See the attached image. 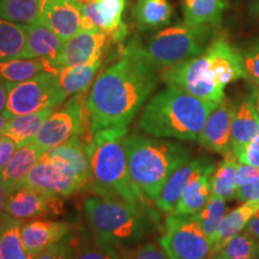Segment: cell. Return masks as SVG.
Here are the masks:
<instances>
[{
  "mask_svg": "<svg viewBox=\"0 0 259 259\" xmlns=\"http://www.w3.org/2000/svg\"><path fill=\"white\" fill-rule=\"evenodd\" d=\"M157 84L158 69L134 38L122 48L120 59L99 74L87 96L92 135L102 128H127Z\"/></svg>",
  "mask_w": 259,
  "mask_h": 259,
  "instance_id": "6da1fadb",
  "label": "cell"
},
{
  "mask_svg": "<svg viewBox=\"0 0 259 259\" xmlns=\"http://www.w3.org/2000/svg\"><path fill=\"white\" fill-rule=\"evenodd\" d=\"M161 77L167 85L219 105L225 100L226 87L244 78L241 53L219 37L200 56L162 70Z\"/></svg>",
  "mask_w": 259,
  "mask_h": 259,
  "instance_id": "7a4b0ae2",
  "label": "cell"
},
{
  "mask_svg": "<svg viewBox=\"0 0 259 259\" xmlns=\"http://www.w3.org/2000/svg\"><path fill=\"white\" fill-rule=\"evenodd\" d=\"M127 128H102L93 134L88 143L92 177L88 184L96 196L120 199L139 210H154L150 200L142 193L132 180L124 138Z\"/></svg>",
  "mask_w": 259,
  "mask_h": 259,
  "instance_id": "3957f363",
  "label": "cell"
},
{
  "mask_svg": "<svg viewBox=\"0 0 259 259\" xmlns=\"http://www.w3.org/2000/svg\"><path fill=\"white\" fill-rule=\"evenodd\" d=\"M216 106L167 85L144 107L137 127L154 137L193 142Z\"/></svg>",
  "mask_w": 259,
  "mask_h": 259,
  "instance_id": "277c9868",
  "label": "cell"
},
{
  "mask_svg": "<svg viewBox=\"0 0 259 259\" xmlns=\"http://www.w3.org/2000/svg\"><path fill=\"white\" fill-rule=\"evenodd\" d=\"M122 143L132 180L154 203L168 178L191 160L190 149L178 142L132 134Z\"/></svg>",
  "mask_w": 259,
  "mask_h": 259,
  "instance_id": "5b68a950",
  "label": "cell"
},
{
  "mask_svg": "<svg viewBox=\"0 0 259 259\" xmlns=\"http://www.w3.org/2000/svg\"><path fill=\"white\" fill-rule=\"evenodd\" d=\"M83 208L92 234L115 250L138 245L158 223L155 210L144 211L109 197H89L84 200Z\"/></svg>",
  "mask_w": 259,
  "mask_h": 259,
  "instance_id": "8992f818",
  "label": "cell"
},
{
  "mask_svg": "<svg viewBox=\"0 0 259 259\" xmlns=\"http://www.w3.org/2000/svg\"><path fill=\"white\" fill-rule=\"evenodd\" d=\"M211 28L194 27L186 22L157 30L142 45L148 59L158 70L200 56L209 46Z\"/></svg>",
  "mask_w": 259,
  "mask_h": 259,
  "instance_id": "52a82bcc",
  "label": "cell"
},
{
  "mask_svg": "<svg viewBox=\"0 0 259 259\" xmlns=\"http://www.w3.org/2000/svg\"><path fill=\"white\" fill-rule=\"evenodd\" d=\"M66 97L58 74L45 71L25 82L9 84L8 106L4 114L11 119L44 109L57 108Z\"/></svg>",
  "mask_w": 259,
  "mask_h": 259,
  "instance_id": "ba28073f",
  "label": "cell"
},
{
  "mask_svg": "<svg viewBox=\"0 0 259 259\" xmlns=\"http://www.w3.org/2000/svg\"><path fill=\"white\" fill-rule=\"evenodd\" d=\"M82 94H77L63 107L54 109L37 135L32 138L38 147L48 151L77 135L83 136L87 142H90L93 135L85 107L87 97H82Z\"/></svg>",
  "mask_w": 259,
  "mask_h": 259,
  "instance_id": "9c48e42d",
  "label": "cell"
},
{
  "mask_svg": "<svg viewBox=\"0 0 259 259\" xmlns=\"http://www.w3.org/2000/svg\"><path fill=\"white\" fill-rule=\"evenodd\" d=\"M158 244L169 259H205L212 253L211 241L193 215L168 213Z\"/></svg>",
  "mask_w": 259,
  "mask_h": 259,
  "instance_id": "30bf717a",
  "label": "cell"
},
{
  "mask_svg": "<svg viewBox=\"0 0 259 259\" xmlns=\"http://www.w3.org/2000/svg\"><path fill=\"white\" fill-rule=\"evenodd\" d=\"M17 187H27L64 199L83 189L84 184L69 164L57 158L42 157Z\"/></svg>",
  "mask_w": 259,
  "mask_h": 259,
  "instance_id": "8fae6325",
  "label": "cell"
},
{
  "mask_svg": "<svg viewBox=\"0 0 259 259\" xmlns=\"http://www.w3.org/2000/svg\"><path fill=\"white\" fill-rule=\"evenodd\" d=\"M126 0H89L83 4L80 30H101L112 37V42H121L128 30L122 22Z\"/></svg>",
  "mask_w": 259,
  "mask_h": 259,
  "instance_id": "7c38bea8",
  "label": "cell"
},
{
  "mask_svg": "<svg viewBox=\"0 0 259 259\" xmlns=\"http://www.w3.org/2000/svg\"><path fill=\"white\" fill-rule=\"evenodd\" d=\"M111 41L112 37L101 30H80L64 41L54 67L59 72L65 67L78 66L100 59Z\"/></svg>",
  "mask_w": 259,
  "mask_h": 259,
  "instance_id": "4fadbf2b",
  "label": "cell"
},
{
  "mask_svg": "<svg viewBox=\"0 0 259 259\" xmlns=\"http://www.w3.org/2000/svg\"><path fill=\"white\" fill-rule=\"evenodd\" d=\"M63 212V198L40 191L17 187L8 196L5 213L18 220L56 216Z\"/></svg>",
  "mask_w": 259,
  "mask_h": 259,
  "instance_id": "5bb4252c",
  "label": "cell"
},
{
  "mask_svg": "<svg viewBox=\"0 0 259 259\" xmlns=\"http://www.w3.org/2000/svg\"><path fill=\"white\" fill-rule=\"evenodd\" d=\"M233 112H234V105L226 97L213 108L197 139L204 149L223 156L231 153Z\"/></svg>",
  "mask_w": 259,
  "mask_h": 259,
  "instance_id": "9a60e30c",
  "label": "cell"
},
{
  "mask_svg": "<svg viewBox=\"0 0 259 259\" xmlns=\"http://www.w3.org/2000/svg\"><path fill=\"white\" fill-rule=\"evenodd\" d=\"M72 231V225L66 221L31 220L22 225V242L27 253L35 258L52 245L63 240Z\"/></svg>",
  "mask_w": 259,
  "mask_h": 259,
  "instance_id": "2e32d148",
  "label": "cell"
},
{
  "mask_svg": "<svg viewBox=\"0 0 259 259\" xmlns=\"http://www.w3.org/2000/svg\"><path fill=\"white\" fill-rule=\"evenodd\" d=\"M82 18L83 4L77 0H45L40 23L66 41L80 31Z\"/></svg>",
  "mask_w": 259,
  "mask_h": 259,
  "instance_id": "e0dca14e",
  "label": "cell"
},
{
  "mask_svg": "<svg viewBox=\"0 0 259 259\" xmlns=\"http://www.w3.org/2000/svg\"><path fill=\"white\" fill-rule=\"evenodd\" d=\"M215 170L212 161L198 171L187 184L179 202L169 213L192 216L198 213L212 196V173Z\"/></svg>",
  "mask_w": 259,
  "mask_h": 259,
  "instance_id": "ac0fdd59",
  "label": "cell"
},
{
  "mask_svg": "<svg viewBox=\"0 0 259 259\" xmlns=\"http://www.w3.org/2000/svg\"><path fill=\"white\" fill-rule=\"evenodd\" d=\"M46 153L47 151L38 147L32 139L17 145L11 160L4 169L0 171V179L9 194L24 179L31 168L42 160Z\"/></svg>",
  "mask_w": 259,
  "mask_h": 259,
  "instance_id": "d6986e66",
  "label": "cell"
},
{
  "mask_svg": "<svg viewBox=\"0 0 259 259\" xmlns=\"http://www.w3.org/2000/svg\"><path fill=\"white\" fill-rule=\"evenodd\" d=\"M208 158H196V160H190L187 163L181 166L174 171L171 176L168 178L163 187H162L157 199L155 200V205L162 212L169 213L177 203L179 202L181 194L187 186V184L192 180L198 171L203 169L204 167L210 163Z\"/></svg>",
  "mask_w": 259,
  "mask_h": 259,
  "instance_id": "ffe728a7",
  "label": "cell"
},
{
  "mask_svg": "<svg viewBox=\"0 0 259 259\" xmlns=\"http://www.w3.org/2000/svg\"><path fill=\"white\" fill-rule=\"evenodd\" d=\"M63 44L64 41L61 40L59 35L56 34L47 25L42 23L28 24L23 58L45 59L54 66Z\"/></svg>",
  "mask_w": 259,
  "mask_h": 259,
  "instance_id": "44dd1931",
  "label": "cell"
},
{
  "mask_svg": "<svg viewBox=\"0 0 259 259\" xmlns=\"http://www.w3.org/2000/svg\"><path fill=\"white\" fill-rule=\"evenodd\" d=\"M88 143L82 136H73L65 143L48 150L44 157L57 158L72 168L79 180L87 186L92 177Z\"/></svg>",
  "mask_w": 259,
  "mask_h": 259,
  "instance_id": "7402d4cb",
  "label": "cell"
},
{
  "mask_svg": "<svg viewBox=\"0 0 259 259\" xmlns=\"http://www.w3.org/2000/svg\"><path fill=\"white\" fill-rule=\"evenodd\" d=\"M259 135V115L255 111L251 99L244 100L239 105L234 106L232 119L231 141L232 151L235 156L254 137Z\"/></svg>",
  "mask_w": 259,
  "mask_h": 259,
  "instance_id": "603a6c76",
  "label": "cell"
},
{
  "mask_svg": "<svg viewBox=\"0 0 259 259\" xmlns=\"http://www.w3.org/2000/svg\"><path fill=\"white\" fill-rule=\"evenodd\" d=\"M258 209L259 200H250V202H242L241 205H239L238 208L226 213L221 225L219 227L218 233L211 241L212 252L219 250L226 241H228L233 236L245 231L247 223L250 222L252 216Z\"/></svg>",
  "mask_w": 259,
  "mask_h": 259,
  "instance_id": "cb8c5ba5",
  "label": "cell"
},
{
  "mask_svg": "<svg viewBox=\"0 0 259 259\" xmlns=\"http://www.w3.org/2000/svg\"><path fill=\"white\" fill-rule=\"evenodd\" d=\"M45 71L58 74V71L54 69L52 63L45 59L16 58V59L0 61V79L8 84L25 82Z\"/></svg>",
  "mask_w": 259,
  "mask_h": 259,
  "instance_id": "d4e9b609",
  "label": "cell"
},
{
  "mask_svg": "<svg viewBox=\"0 0 259 259\" xmlns=\"http://www.w3.org/2000/svg\"><path fill=\"white\" fill-rule=\"evenodd\" d=\"M173 6L169 0H137L134 18L142 30L158 29L170 23Z\"/></svg>",
  "mask_w": 259,
  "mask_h": 259,
  "instance_id": "484cf974",
  "label": "cell"
},
{
  "mask_svg": "<svg viewBox=\"0 0 259 259\" xmlns=\"http://www.w3.org/2000/svg\"><path fill=\"white\" fill-rule=\"evenodd\" d=\"M184 18L194 27L212 28L221 19L226 0H181Z\"/></svg>",
  "mask_w": 259,
  "mask_h": 259,
  "instance_id": "4316f807",
  "label": "cell"
},
{
  "mask_svg": "<svg viewBox=\"0 0 259 259\" xmlns=\"http://www.w3.org/2000/svg\"><path fill=\"white\" fill-rule=\"evenodd\" d=\"M56 108L44 109V111L31 113V114L18 115L9 119L3 135L11 138L16 144H22L31 141L40 131L45 121L50 118Z\"/></svg>",
  "mask_w": 259,
  "mask_h": 259,
  "instance_id": "83f0119b",
  "label": "cell"
},
{
  "mask_svg": "<svg viewBox=\"0 0 259 259\" xmlns=\"http://www.w3.org/2000/svg\"><path fill=\"white\" fill-rule=\"evenodd\" d=\"M102 58L93 60L90 63L61 69L58 73V78L61 88L67 96H74L77 94L85 93L89 89L94 77L100 70Z\"/></svg>",
  "mask_w": 259,
  "mask_h": 259,
  "instance_id": "f1b7e54d",
  "label": "cell"
},
{
  "mask_svg": "<svg viewBox=\"0 0 259 259\" xmlns=\"http://www.w3.org/2000/svg\"><path fill=\"white\" fill-rule=\"evenodd\" d=\"M23 220L4 215L0 220V259H34L27 253L22 242Z\"/></svg>",
  "mask_w": 259,
  "mask_h": 259,
  "instance_id": "f546056e",
  "label": "cell"
},
{
  "mask_svg": "<svg viewBox=\"0 0 259 259\" xmlns=\"http://www.w3.org/2000/svg\"><path fill=\"white\" fill-rule=\"evenodd\" d=\"M27 41V24L0 18V61L23 58Z\"/></svg>",
  "mask_w": 259,
  "mask_h": 259,
  "instance_id": "4dcf8cb0",
  "label": "cell"
},
{
  "mask_svg": "<svg viewBox=\"0 0 259 259\" xmlns=\"http://www.w3.org/2000/svg\"><path fill=\"white\" fill-rule=\"evenodd\" d=\"M45 0H0V18L19 24L40 23Z\"/></svg>",
  "mask_w": 259,
  "mask_h": 259,
  "instance_id": "1f68e13d",
  "label": "cell"
},
{
  "mask_svg": "<svg viewBox=\"0 0 259 259\" xmlns=\"http://www.w3.org/2000/svg\"><path fill=\"white\" fill-rule=\"evenodd\" d=\"M71 259H120L118 250L99 241L83 232L72 233V258Z\"/></svg>",
  "mask_w": 259,
  "mask_h": 259,
  "instance_id": "d6a6232c",
  "label": "cell"
},
{
  "mask_svg": "<svg viewBox=\"0 0 259 259\" xmlns=\"http://www.w3.org/2000/svg\"><path fill=\"white\" fill-rule=\"evenodd\" d=\"M215 259H259V241L242 231L212 252Z\"/></svg>",
  "mask_w": 259,
  "mask_h": 259,
  "instance_id": "836d02e7",
  "label": "cell"
},
{
  "mask_svg": "<svg viewBox=\"0 0 259 259\" xmlns=\"http://www.w3.org/2000/svg\"><path fill=\"white\" fill-rule=\"evenodd\" d=\"M223 157V161L220 162L212 173V194L225 200H231L234 198L236 190L235 171L239 161L233 151Z\"/></svg>",
  "mask_w": 259,
  "mask_h": 259,
  "instance_id": "e575fe53",
  "label": "cell"
},
{
  "mask_svg": "<svg viewBox=\"0 0 259 259\" xmlns=\"http://www.w3.org/2000/svg\"><path fill=\"white\" fill-rule=\"evenodd\" d=\"M193 216L202 226L204 233L208 235L210 241H212L223 218L226 216V200L212 194L208 204Z\"/></svg>",
  "mask_w": 259,
  "mask_h": 259,
  "instance_id": "d590c367",
  "label": "cell"
},
{
  "mask_svg": "<svg viewBox=\"0 0 259 259\" xmlns=\"http://www.w3.org/2000/svg\"><path fill=\"white\" fill-rule=\"evenodd\" d=\"M120 259H169L160 244L147 242L118 250Z\"/></svg>",
  "mask_w": 259,
  "mask_h": 259,
  "instance_id": "8d00e7d4",
  "label": "cell"
},
{
  "mask_svg": "<svg viewBox=\"0 0 259 259\" xmlns=\"http://www.w3.org/2000/svg\"><path fill=\"white\" fill-rule=\"evenodd\" d=\"M244 78L259 87V42L241 53Z\"/></svg>",
  "mask_w": 259,
  "mask_h": 259,
  "instance_id": "74e56055",
  "label": "cell"
},
{
  "mask_svg": "<svg viewBox=\"0 0 259 259\" xmlns=\"http://www.w3.org/2000/svg\"><path fill=\"white\" fill-rule=\"evenodd\" d=\"M72 233L65 236L63 240L52 245L34 259H71L72 258Z\"/></svg>",
  "mask_w": 259,
  "mask_h": 259,
  "instance_id": "f35d334b",
  "label": "cell"
},
{
  "mask_svg": "<svg viewBox=\"0 0 259 259\" xmlns=\"http://www.w3.org/2000/svg\"><path fill=\"white\" fill-rule=\"evenodd\" d=\"M236 157L240 163L259 167V135L252 139Z\"/></svg>",
  "mask_w": 259,
  "mask_h": 259,
  "instance_id": "ab89813d",
  "label": "cell"
},
{
  "mask_svg": "<svg viewBox=\"0 0 259 259\" xmlns=\"http://www.w3.org/2000/svg\"><path fill=\"white\" fill-rule=\"evenodd\" d=\"M259 178V167L239 163L235 171V186L241 187Z\"/></svg>",
  "mask_w": 259,
  "mask_h": 259,
  "instance_id": "60d3db41",
  "label": "cell"
},
{
  "mask_svg": "<svg viewBox=\"0 0 259 259\" xmlns=\"http://www.w3.org/2000/svg\"><path fill=\"white\" fill-rule=\"evenodd\" d=\"M234 198L240 202H250V200H259V178L251 181L247 185L236 187Z\"/></svg>",
  "mask_w": 259,
  "mask_h": 259,
  "instance_id": "b9f144b4",
  "label": "cell"
},
{
  "mask_svg": "<svg viewBox=\"0 0 259 259\" xmlns=\"http://www.w3.org/2000/svg\"><path fill=\"white\" fill-rule=\"evenodd\" d=\"M16 149H17V144L11 138L0 135V171L4 169L9 161L11 160Z\"/></svg>",
  "mask_w": 259,
  "mask_h": 259,
  "instance_id": "7bdbcfd3",
  "label": "cell"
},
{
  "mask_svg": "<svg viewBox=\"0 0 259 259\" xmlns=\"http://www.w3.org/2000/svg\"><path fill=\"white\" fill-rule=\"evenodd\" d=\"M245 231L250 233L252 236H254V238L259 241V209L255 211L254 215L252 216L250 222L246 226Z\"/></svg>",
  "mask_w": 259,
  "mask_h": 259,
  "instance_id": "ee69618b",
  "label": "cell"
},
{
  "mask_svg": "<svg viewBox=\"0 0 259 259\" xmlns=\"http://www.w3.org/2000/svg\"><path fill=\"white\" fill-rule=\"evenodd\" d=\"M9 99V84L0 79V113H5Z\"/></svg>",
  "mask_w": 259,
  "mask_h": 259,
  "instance_id": "f6af8a7d",
  "label": "cell"
},
{
  "mask_svg": "<svg viewBox=\"0 0 259 259\" xmlns=\"http://www.w3.org/2000/svg\"><path fill=\"white\" fill-rule=\"evenodd\" d=\"M8 191H6L4 184H3L2 179H0V220L4 218L5 215V204L6 199H8Z\"/></svg>",
  "mask_w": 259,
  "mask_h": 259,
  "instance_id": "bcb514c9",
  "label": "cell"
},
{
  "mask_svg": "<svg viewBox=\"0 0 259 259\" xmlns=\"http://www.w3.org/2000/svg\"><path fill=\"white\" fill-rule=\"evenodd\" d=\"M252 102H253V106L255 108V111H257L258 115H259V87L254 89L253 94H252V97H251Z\"/></svg>",
  "mask_w": 259,
  "mask_h": 259,
  "instance_id": "7dc6e473",
  "label": "cell"
},
{
  "mask_svg": "<svg viewBox=\"0 0 259 259\" xmlns=\"http://www.w3.org/2000/svg\"><path fill=\"white\" fill-rule=\"evenodd\" d=\"M251 14L259 17V0H253L251 4Z\"/></svg>",
  "mask_w": 259,
  "mask_h": 259,
  "instance_id": "c3c4849f",
  "label": "cell"
},
{
  "mask_svg": "<svg viewBox=\"0 0 259 259\" xmlns=\"http://www.w3.org/2000/svg\"><path fill=\"white\" fill-rule=\"evenodd\" d=\"M9 119L6 118L4 113H0V135H3V131H4L6 124H8Z\"/></svg>",
  "mask_w": 259,
  "mask_h": 259,
  "instance_id": "681fc988",
  "label": "cell"
},
{
  "mask_svg": "<svg viewBox=\"0 0 259 259\" xmlns=\"http://www.w3.org/2000/svg\"><path fill=\"white\" fill-rule=\"evenodd\" d=\"M205 259H215V257H213V254L211 253V254H210V255H209V257H208V258H205Z\"/></svg>",
  "mask_w": 259,
  "mask_h": 259,
  "instance_id": "f907efd6",
  "label": "cell"
}]
</instances>
